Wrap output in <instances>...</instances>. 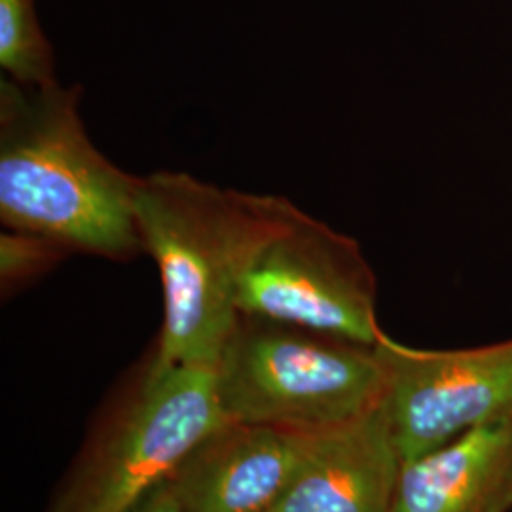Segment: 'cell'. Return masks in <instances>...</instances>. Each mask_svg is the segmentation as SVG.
I'll return each mask as SVG.
<instances>
[{
    "label": "cell",
    "mask_w": 512,
    "mask_h": 512,
    "mask_svg": "<svg viewBox=\"0 0 512 512\" xmlns=\"http://www.w3.org/2000/svg\"><path fill=\"white\" fill-rule=\"evenodd\" d=\"M382 408L403 461L512 414V338L465 349H418L384 334Z\"/></svg>",
    "instance_id": "6"
},
{
    "label": "cell",
    "mask_w": 512,
    "mask_h": 512,
    "mask_svg": "<svg viewBox=\"0 0 512 512\" xmlns=\"http://www.w3.org/2000/svg\"><path fill=\"white\" fill-rule=\"evenodd\" d=\"M403 463L380 404L313 431L298 473L268 512H393Z\"/></svg>",
    "instance_id": "8"
},
{
    "label": "cell",
    "mask_w": 512,
    "mask_h": 512,
    "mask_svg": "<svg viewBox=\"0 0 512 512\" xmlns=\"http://www.w3.org/2000/svg\"><path fill=\"white\" fill-rule=\"evenodd\" d=\"M0 67L19 84L57 82L54 48L40 27L35 0H0Z\"/></svg>",
    "instance_id": "10"
},
{
    "label": "cell",
    "mask_w": 512,
    "mask_h": 512,
    "mask_svg": "<svg viewBox=\"0 0 512 512\" xmlns=\"http://www.w3.org/2000/svg\"><path fill=\"white\" fill-rule=\"evenodd\" d=\"M228 421L321 431L378 408L384 368L376 346L239 313L215 365Z\"/></svg>",
    "instance_id": "4"
},
{
    "label": "cell",
    "mask_w": 512,
    "mask_h": 512,
    "mask_svg": "<svg viewBox=\"0 0 512 512\" xmlns=\"http://www.w3.org/2000/svg\"><path fill=\"white\" fill-rule=\"evenodd\" d=\"M313 431L224 421L169 478L181 512H268L306 454Z\"/></svg>",
    "instance_id": "7"
},
{
    "label": "cell",
    "mask_w": 512,
    "mask_h": 512,
    "mask_svg": "<svg viewBox=\"0 0 512 512\" xmlns=\"http://www.w3.org/2000/svg\"><path fill=\"white\" fill-rule=\"evenodd\" d=\"M300 213L281 196L220 188L181 171L141 177L135 215L162 281L164 323L154 346L162 361L217 365L238 323L241 277Z\"/></svg>",
    "instance_id": "1"
},
{
    "label": "cell",
    "mask_w": 512,
    "mask_h": 512,
    "mask_svg": "<svg viewBox=\"0 0 512 512\" xmlns=\"http://www.w3.org/2000/svg\"><path fill=\"white\" fill-rule=\"evenodd\" d=\"M71 253L54 239L8 230L0 236V285L2 294L10 296L31 285Z\"/></svg>",
    "instance_id": "11"
},
{
    "label": "cell",
    "mask_w": 512,
    "mask_h": 512,
    "mask_svg": "<svg viewBox=\"0 0 512 512\" xmlns=\"http://www.w3.org/2000/svg\"><path fill=\"white\" fill-rule=\"evenodd\" d=\"M393 512H512V414L404 461Z\"/></svg>",
    "instance_id": "9"
},
{
    "label": "cell",
    "mask_w": 512,
    "mask_h": 512,
    "mask_svg": "<svg viewBox=\"0 0 512 512\" xmlns=\"http://www.w3.org/2000/svg\"><path fill=\"white\" fill-rule=\"evenodd\" d=\"M80 86L0 80V222L54 239L71 255H143L135 198L141 177L93 145Z\"/></svg>",
    "instance_id": "2"
},
{
    "label": "cell",
    "mask_w": 512,
    "mask_h": 512,
    "mask_svg": "<svg viewBox=\"0 0 512 512\" xmlns=\"http://www.w3.org/2000/svg\"><path fill=\"white\" fill-rule=\"evenodd\" d=\"M224 421L215 366L152 349L101 408L46 512L131 511Z\"/></svg>",
    "instance_id": "3"
},
{
    "label": "cell",
    "mask_w": 512,
    "mask_h": 512,
    "mask_svg": "<svg viewBox=\"0 0 512 512\" xmlns=\"http://www.w3.org/2000/svg\"><path fill=\"white\" fill-rule=\"evenodd\" d=\"M129 512H181V507H179L177 497L173 494V488L167 480L165 484L156 488L152 494H148Z\"/></svg>",
    "instance_id": "12"
},
{
    "label": "cell",
    "mask_w": 512,
    "mask_h": 512,
    "mask_svg": "<svg viewBox=\"0 0 512 512\" xmlns=\"http://www.w3.org/2000/svg\"><path fill=\"white\" fill-rule=\"evenodd\" d=\"M378 285L361 245L304 211L241 277L238 310L368 346L384 336Z\"/></svg>",
    "instance_id": "5"
}]
</instances>
